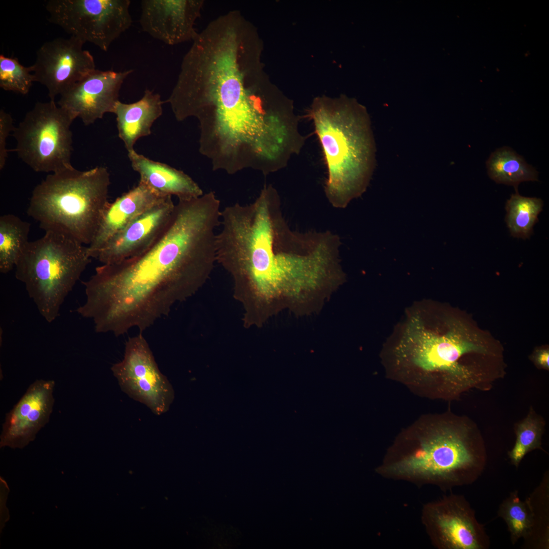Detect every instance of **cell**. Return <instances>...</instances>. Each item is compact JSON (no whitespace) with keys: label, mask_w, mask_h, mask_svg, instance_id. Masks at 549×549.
I'll return each instance as SVG.
<instances>
[{"label":"cell","mask_w":549,"mask_h":549,"mask_svg":"<svg viewBox=\"0 0 549 549\" xmlns=\"http://www.w3.org/2000/svg\"><path fill=\"white\" fill-rule=\"evenodd\" d=\"M261 44L235 27L197 38L165 103L200 124V151L228 169L260 167L289 147L298 128L287 98L266 77Z\"/></svg>","instance_id":"cell-1"},{"label":"cell","mask_w":549,"mask_h":549,"mask_svg":"<svg viewBox=\"0 0 549 549\" xmlns=\"http://www.w3.org/2000/svg\"><path fill=\"white\" fill-rule=\"evenodd\" d=\"M220 202L213 192L178 199L160 238L142 253L102 264L83 282V316L99 333L142 332L168 315L172 306L194 294L217 261Z\"/></svg>","instance_id":"cell-2"},{"label":"cell","mask_w":549,"mask_h":549,"mask_svg":"<svg viewBox=\"0 0 549 549\" xmlns=\"http://www.w3.org/2000/svg\"><path fill=\"white\" fill-rule=\"evenodd\" d=\"M220 226L217 261L231 276L234 295L243 307L244 316L255 318L281 310L278 262L291 228L277 190L265 185L253 202L226 206L221 211Z\"/></svg>","instance_id":"cell-3"},{"label":"cell","mask_w":549,"mask_h":549,"mask_svg":"<svg viewBox=\"0 0 549 549\" xmlns=\"http://www.w3.org/2000/svg\"><path fill=\"white\" fill-rule=\"evenodd\" d=\"M391 363L416 382L440 383L451 393L477 384L480 379L466 359L489 350L462 318L428 301L408 309L388 343Z\"/></svg>","instance_id":"cell-4"},{"label":"cell","mask_w":549,"mask_h":549,"mask_svg":"<svg viewBox=\"0 0 549 549\" xmlns=\"http://www.w3.org/2000/svg\"><path fill=\"white\" fill-rule=\"evenodd\" d=\"M312 121L327 170L324 190L329 203L344 208L366 190L375 164V144L365 109L345 96L315 98Z\"/></svg>","instance_id":"cell-5"},{"label":"cell","mask_w":549,"mask_h":549,"mask_svg":"<svg viewBox=\"0 0 549 549\" xmlns=\"http://www.w3.org/2000/svg\"><path fill=\"white\" fill-rule=\"evenodd\" d=\"M485 464L479 440L467 431L442 426L405 436L375 470L387 479L447 491L474 483Z\"/></svg>","instance_id":"cell-6"},{"label":"cell","mask_w":549,"mask_h":549,"mask_svg":"<svg viewBox=\"0 0 549 549\" xmlns=\"http://www.w3.org/2000/svg\"><path fill=\"white\" fill-rule=\"evenodd\" d=\"M110 174L97 166L85 171L73 166L51 173L33 190L27 209L45 231L67 235L90 245L109 203Z\"/></svg>","instance_id":"cell-7"},{"label":"cell","mask_w":549,"mask_h":549,"mask_svg":"<svg viewBox=\"0 0 549 549\" xmlns=\"http://www.w3.org/2000/svg\"><path fill=\"white\" fill-rule=\"evenodd\" d=\"M29 241L15 265V277L24 285L41 316L52 323L90 262L87 247L53 231Z\"/></svg>","instance_id":"cell-8"},{"label":"cell","mask_w":549,"mask_h":549,"mask_svg":"<svg viewBox=\"0 0 549 549\" xmlns=\"http://www.w3.org/2000/svg\"><path fill=\"white\" fill-rule=\"evenodd\" d=\"M75 118L54 100L36 103L12 132L18 157L34 171L53 173L71 163Z\"/></svg>","instance_id":"cell-9"},{"label":"cell","mask_w":549,"mask_h":549,"mask_svg":"<svg viewBox=\"0 0 549 549\" xmlns=\"http://www.w3.org/2000/svg\"><path fill=\"white\" fill-rule=\"evenodd\" d=\"M130 0H49L48 20L107 51L132 23Z\"/></svg>","instance_id":"cell-10"},{"label":"cell","mask_w":549,"mask_h":549,"mask_svg":"<svg viewBox=\"0 0 549 549\" xmlns=\"http://www.w3.org/2000/svg\"><path fill=\"white\" fill-rule=\"evenodd\" d=\"M421 523L438 549H487L490 540L462 495L451 494L423 505Z\"/></svg>","instance_id":"cell-11"},{"label":"cell","mask_w":549,"mask_h":549,"mask_svg":"<svg viewBox=\"0 0 549 549\" xmlns=\"http://www.w3.org/2000/svg\"><path fill=\"white\" fill-rule=\"evenodd\" d=\"M111 370L122 391L130 398L146 405L156 415L169 410L174 399L173 388L160 372L141 333L128 339L123 359Z\"/></svg>","instance_id":"cell-12"},{"label":"cell","mask_w":549,"mask_h":549,"mask_svg":"<svg viewBox=\"0 0 549 549\" xmlns=\"http://www.w3.org/2000/svg\"><path fill=\"white\" fill-rule=\"evenodd\" d=\"M78 38H57L44 43L29 66L35 82L45 86L51 100L96 69L90 53Z\"/></svg>","instance_id":"cell-13"},{"label":"cell","mask_w":549,"mask_h":549,"mask_svg":"<svg viewBox=\"0 0 549 549\" xmlns=\"http://www.w3.org/2000/svg\"><path fill=\"white\" fill-rule=\"evenodd\" d=\"M132 72L96 69L62 94L58 105L84 125H92L113 113L121 85Z\"/></svg>","instance_id":"cell-14"},{"label":"cell","mask_w":549,"mask_h":549,"mask_svg":"<svg viewBox=\"0 0 549 549\" xmlns=\"http://www.w3.org/2000/svg\"><path fill=\"white\" fill-rule=\"evenodd\" d=\"M53 380L37 379L8 412L2 425L0 447L22 449L49 421L55 402Z\"/></svg>","instance_id":"cell-15"},{"label":"cell","mask_w":549,"mask_h":549,"mask_svg":"<svg viewBox=\"0 0 549 549\" xmlns=\"http://www.w3.org/2000/svg\"><path fill=\"white\" fill-rule=\"evenodd\" d=\"M174 206L172 196L165 197L111 238L96 258L102 264H111L142 253L164 233Z\"/></svg>","instance_id":"cell-16"},{"label":"cell","mask_w":549,"mask_h":549,"mask_svg":"<svg viewBox=\"0 0 549 549\" xmlns=\"http://www.w3.org/2000/svg\"><path fill=\"white\" fill-rule=\"evenodd\" d=\"M203 2L199 0H142L140 24L143 30L166 44L193 40Z\"/></svg>","instance_id":"cell-17"},{"label":"cell","mask_w":549,"mask_h":549,"mask_svg":"<svg viewBox=\"0 0 549 549\" xmlns=\"http://www.w3.org/2000/svg\"><path fill=\"white\" fill-rule=\"evenodd\" d=\"M169 196L161 195L145 184H138L109 202L92 242L87 246L91 258H96L101 249L114 235L140 215Z\"/></svg>","instance_id":"cell-18"},{"label":"cell","mask_w":549,"mask_h":549,"mask_svg":"<svg viewBox=\"0 0 549 549\" xmlns=\"http://www.w3.org/2000/svg\"><path fill=\"white\" fill-rule=\"evenodd\" d=\"M133 169L139 181L163 196L175 195L188 199L202 195L198 185L188 175L168 165L152 160L134 150L128 152Z\"/></svg>","instance_id":"cell-19"},{"label":"cell","mask_w":549,"mask_h":549,"mask_svg":"<svg viewBox=\"0 0 549 549\" xmlns=\"http://www.w3.org/2000/svg\"><path fill=\"white\" fill-rule=\"evenodd\" d=\"M165 103L159 94L149 89L135 102L125 103L119 100L116 103L113 113L116 116L118 137L128 152L135 150L139 139L151 134V128L162 115Z\"/></svg>","instance_id":"cell-20"},{"label":"cell","mask_w":549,"mask_h":549,"mask_svg":"<svg viewBox=\"0 0 549 549\" xmlns=\"http://www.w3.org/2000/svg\"><path fill=\"white\" fill-rule=\"evenodd\" d=\"M486 166L492 180L498 184L513 186L516 192L521 182L538 180L536 169L508 146L499 148L492 152Z\"/></svg>","instance_id":"cell-21"},{"label":"cell","mask_w":549,"mask_h":549,"mask_svg":"<svg viewBox=\"0 0 549 549\" xmlns=\"http://www.w3.org/2000/svg\"><path fill=\"white\" fill-rule=\"evenodd\" d=\"M30 224L13 214L0 217V272L12 270L28 244Z\"/></svg>","instance_id":"cell-22"},{"label":"cell","mask_w":549,"mask_h":549,"mask_svg":"<svg viewBox=\"0 0 549 549\" xmlns=\"http://www.w3.org/2000/svg\"><path fill=\"white\" fill-rule=\"evenodd\" d=\"M543 205L540 198L522 196L518 192L512 194L505 206L506 222L511 236L529 238Z\"/></svg>","instance_id":"cell-23"},{"label":"cell","mask_w":549,"mask_h":549,"mask_svg":"<svg viewBox=\"0 0 549 549\" xmlns=\"http://www.w3.org/2000/svg\"><path fill=\"white\" fill-rule=\"evenodd\" d=\"M497 515L505 521L512 544L521 538L526 541L531 535L534 526L533 510L528 498L521 500L517 490L512 492L500 504Z\"/></svg>","instance_id":"cell-24"},{"label":"cell","mask_w":549,"mask_h":549,"mask_svg":"<svg viewBox=\"0 0 549 549\" xmlns=\"http://www.w3.org/2000/svg\"><path fill=\"white\" fill-rule=\"evenodd\" d=\"M534 512L531 535L525 541L527 548L547 549L549 547L548 473L544 474L539 485L528 498Z\"/></svg>","instance_id":"cell-25"},{"label":"cell","mask_w":549,"mask_h":549,"mask_svg":"<svg viewBox=\"0 0 549 549\" xmlns=\"http://www.w3.org/2000/svg\"><path fill=\"white\" fill-rule=\"evenodd\" d=\"M35 82L29 67L22 65L16 58L0 55V87L6 91L26 95Z\"/></svg>","instance_id":"cell-26"},{"label":"cell","mask_w":549,"mask_h":549,"mask_svg":"<svg viewBox=\"0 0 549 549\" xmlns=\"http://www.w3.org/2000/svg\"><path fill=\"white\" fill-rule=\"evenodd\" d=\"M516 434L515 443L508 454L512 465L518 467L529 452L540 448L542 429L536 420L529 417L518 425Z\"/></svg>","instance_id":"cell-27"},{"label":"cell","mask_w":549,"mask_h":549,"mask_svg":"<svg viewBox=\"0 0 549 549\" xmlns=\"http://www.w3.org/2000/svg\"><path fill=\"white\" fill-rule=\"evenodd\" d=\"M13 119L11 115L3 109L0 111V169L2 170L8 157L6 148L7 139L14 128Z\"/></svg>","instance_id":"cell-28"},{"label":"cell","mask_w":549,"mask_h":549,"mask_svg":"<svg viewBox=\"0 0 549 549\" xmlns=\"http://www.w3.org/2000/svg\"><path fill=\"white\" fill-rule=\"evenodd\" d=\"M536 359L537 363L540 366L545 369H548V350H543L539 351L537 354Z\"/></svg>","instance_id":"cell-29"}]
</instances>
